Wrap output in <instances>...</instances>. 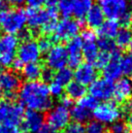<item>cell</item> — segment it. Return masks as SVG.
Masks as SVG:
<instances>
[{"mask_svg": "<svg viewBox=\"0 0 132 133\" xmlns=\"http://www.w3.org/2000/svg\"><path fill=\"white\" fill-rule=\"evenodd\" d=\"M11 66H12V68H13L14 72H18V71L22 70V68H23V66H24V64H23L18 58H16L15 60L13 61Z\"/></svg>", "mask_w": 132, "mask_h": 133, "instance_id": "obj_40", "label": "cell"}, {"mask_svg": "<svg viewBox=\"0 0 132 133\" xmlns=\"http://www.w3.org/2000/svg\"><path fill=\"white\" fill-rule=\"evenodd\" d=\"M66 94L72 100H79L87 94V88L76 81L70 82L66 85Z\"/></svg>", "mask_w": 132, "mask_h": 133, "instance_id": "obj_22", "label": "cell"}, {"mask_svg": "<svg viewBox=\"0 0 132 133\" xmlns=\"http://www.w3.org/2000/svg\"><path fill=\"white\" fill-rule=\"evenodd\" d=\"M80 38H81L83 43H85V42H96L97 41V35L91 29H87L83 31L82 36Z\"/></svg>", "mask_w": 132, "mask_h": 133, "instance_id": "obj_37", "label": "cell"}, {"mask_svg": "<svg viewBox=\"0 0 132 133\" xmlns=\"http://www.w3.org/2000/svg\"><path fill=\"white\" fill-rule=\"evenodd\" d=\"M29 9H41L47 3V0H25Z\"/></svg>", "mask_w": 132, "mask_h": 133, "instance_id": "obj_38", "label": "cell"}, {"mask_svg": "<svg viewBox=\"0 0 132 133\" xmlns=\"http://www.w3.org/2000/svg\"><path fill=\"white\" fill-rule=\"evenodd\" d=\"M36 133H55V130H52L48 125H44L40 130H38Z\"/></svg>", "mask_w": 132, "mask_h": 133, "instance_id": "obj_45", "label": "cell"}, {"mask_svg": "<svg viewBox=\"0 0 132 133\" xmlns=\"http://www.w3.org/2000/svg\"><path fill=\"white\" fill-rule=\"evenodd\" d=\"M18 100L22 107L41 113L49 111L54 105L49 85L40 81H27L21 85Z\"/></svg>", "mask_w": 132, "mask_h": 133, "instance_id": "obj_1", "label": "cell"}, {"mask_svg": "<svg viewBox=\"0 0 132 133\" xmlns=\"http://www.w3.org/2000/svg\"><path fill=\"white\" fill-rule=\"evenodd\" d=\"M128 131L129 129L126 123L121 121H117L111 124L109 133H128Z\"/></svg>", "mask_w": 132, "mask_h": 133, "instance_id": "obj_34", "label": "cell"}, {"mask_svg": "<svg viewBox=\"0 0 132 133\" xmlns=\"http://www.w3.org/2000/svg\"><path fill=\"white\" fill-rule=\"evenodd\" d=\"M97 42V41H96ZM96 42L83 43V58L88 63H93L99 54V49Z\"/></svg>", "mask_w": 132, "mask_h": 133, "instance_id": "obj_25", "label": "cell"}, {"mask_svg": "<svg viewBox=\"0 0 132 133\" xmlns=\"http://www.w3.org/2000/svg\"><path fill=\"white\" fill-rule=\"evenodd\" d=\"M73 15L82 22L93 5V0H72Z\"/></svg>", "mask_w": 132, "mask_h": 133, "instance_id": "obj_20", "label": "cell"}, {"mask_svg": "<svg viewBox=\"0 0 132 133\" xmlns=\"http://www.w3.org/2000/svg\"><path fill=\"white\" fill-rule=\"evenodd\" d=\"M58 13L63 18H70L73 15V4L72 0H58L57 2Z\"/></svg>", "mask_w": 132, "mask_h": 133, "instance_id": "obj_28", "label": "cell"}, {"mask_svg": "<svg viewBox=\"0 0 132 133\" xmlns=\"http://www.w3.org/2000/svg\"><path fill=\"white\" fill-rule=\"evenodd\" d=\"M43 68L39 62H33L24 64L22 68V76L27 81H38L41 78Z\"/></svg>", "mask_w": 132, "mask_h": 133, "instance_id": "obj_21", "label": "cell"}, {"mask_svg": "<svg viewBox=\"0 0 132 133\" xmlns=\"http://www.w3.org/2000/svg\"><path fill=\"white\" fill-rule=\"evenodd\" d=\"M97 46L100 52H108V54H113L117 50V45L113 39H108V38H100L97 42Z\"/></svg>", "mask_w": 132, "mask_h": 133, "instance_id": "obj_27", "label": "cell"}, {"mask_svg": "<svg viewBox=\"0 0 132 133\" xmlns=\"http://www.w3.org/2000/svg\"><path fill=\"white\" fill-rule=\"evenodd\" d=\"M131 110H132V100L129 99L124 102V105H123V107H122V109H121V111H122V113L128 114Z\"/></svg>", "mask_w": 132, "mask_h": 133, "instance_id": "obj_43", "label": "cell"}, {"mask_svg": "<svg viewBox=\"0 0 132 133\" xmlns=\"http://www.w3.org/2000/svg\"><path fill=\"white\" fill-rule=\"evenodd\" d=\"M115 39L117 47L121 49L127 48V46L132 40V29L129 26H123L122 28H120Z\"/></svg>", "mask_w": 132, "mask_h": 133, "instance_id": "obj_24", "label": "cell"}, {"mask_svg": "<svg viewBox=\"0 0 132 133\" xmlns=\"http://www.w3.org/2000/svg\"><path fill=\"white\" fill-rule=\"evenodd\" d=\"M23 107L19 103L10 99L0 100V124L18 127L23 118Z\"/></svg>", "mask_w": 132, "mask_h": 133, "instance_id": "obj_4", "label": "cell"}, {"mask_svg": "<svg viewBox=\"0 0 132 133\" xmlns=\"http://www.w3.org/2000/svg\"><path fill=\"white\" fill-rule=\"evenodd\" d=\"M58 22V12L56 8L29 9L26 12V23L34 31L41 30L43 33L51 34Z\"/></svg>", "mask_w": 132, "mask_h": 133, "instance_id": "obj_2", "label": "cell"}, {"mask_svg": "<svg viewBox=\"0 0 132 133\" xmlns=\"http://www.w3.org/2000/svg\"><path fill=\"white\" fill-rule=\"evenodd\" d=\"M23 133H28V132H23Z\"/></svg>", "mask_w": 132, "mask_h": 133, "instance_id": "obj_53", "label": "cell"}, {"mask_svg": "<svg viewBox=\"0 0 132 133\" xmlns=\"http://www.w3.org/2000/svg\"><path fill=\"white\" fill-rule=\"evenodd\" d=\"M126 125L128 127V129L132 131V110L127 114V122H126Z\"/></svg>", "mask_w": 132, "mask_h": 133, "instance_id": "obj_46", "label": "cell"}, {"mask_svg": "<svg viewBox=\"0 0 132 133\" xmlns=\"http://www.w3.org/2000/svg\"><path fill=\"white\" fill-rule=\"evenodd\" d=\"M18 47V38L11 34L0 35V67L6 68L12 65L16 59Z\"/></svg>", "mask_w": 132, "mask_h": 133, "instance_id": "obj_6", "label": "cell"}, {"mask_svg": "<svg viewBox=\"0 0 132 133\" xmlns=\"http://www.w3.org/2000/svg\"><path fill=\"white\" fill-rule=\"evenodd\" d=\"M130 6L132 7V0H130Z\"/></svg>", "mask_w": 132, "mask_h": 133, "instance_id": "obj_52", "label": "cell"}, {"mask_svg": "<svg viewBox=\"0 0 132 133\" xmlns=\"http://www.w3.org/2000/svg\"><path fill=\"white\" fill-rule=\"evenodd\" d=\"M63 88L62 85H58L57 83L51 81V85H49V90H50V94L51 96H54V97H61L63 94Z\"/></svg>", "mask_w": 132, "mask_h": 133, "instance_id": "obj_35", "label": "cell"}, {"mask_svg": "<svg viewBox=\"0 0 132 133\" xmlns=\"http://www.w3.org/2000/svg\"><path fill=\"white\" fill-rule=\"evenodd\" d=\"M47 123L51 129L55 131L65 129V127L70 123V109L63 106L62 104H57L49 110L47 117Z\"/></svg>", "mask_w": 132, "mask_h": 133, "instance_id": "obj_7", "label": "cell"}, {"mask_svg": "<svg viewBox=\"0 0 132 133\" xmlns=\"http://www.w3.org/2000/svg\"><path fill=\"white\" fill-rule=\"evenodd\" d=\"M89 95L94 97L97 101H109L113 98L114 84L105 78H97L89 85Z\"/></svg>", "mask_w": 132, "mask_h": 133, "instance_id": "obj_12", "label": "cell"}, {"mask_svg": "<svg viewBox=\"0 0 132 133\" xmlns=\"http://www.w3.org/2000/svg\"><path fill=\"white\" fill-rule=\"evenodd\" d=\"M60 104H62L63 106H65V107L67 108H71L72 106H73V100L70 99L69 97H67V96H65V97H62L61 98V100H60V102H59Z\"/></svg>", "mask_w": 132, "mask_h": 133, "instance_id": "obj_42", "label": "cell"}, {"mask_svg": "<svg viewBox=\"0 0 132 133\" xmlns=\"http://www.w3.org/2000/svg\"><path fill=\"white\" fill-rule=\"evenodd\" d=\"M0 133H18V127L5 126L0 124Z\"/></svg>", "mask_w": 132, "mask_h": 133, "instance_id": "obj_41", "label": "cell"}, {"mask_svg": "<svg viewBox=\"0 0 132 133\" xmlns=\"http://www.w3.org/2000/svg\"><path fill=\"white\" fill-rule=\"evenodd\" d=\"M4 7H5V3H4L3 0H0V12L4 10Z\"/></svg>", "mask_w": 132, "mask_h": 133, "instance_id": "obj_49", "label": "cell"}, {"mask_svg": "<svg viewBox=\"0 0 132 133\" xmlns=\"http://www.w3.org/2000/svg\"><path fill=\"white\" fill-rule=\"evenodd\" d=\"M70 117L71 118H73L74 122L84 123V122H89V119L92 117V112L88 111L80 105L76 104L75 106H72L70 109Z\"/></svg>", "mask_w": 132, "mask_h": 133, "instance_id": "obj_23", "label": "cell"}, {"mask_svg": "<svg viewBox=\"0 0 132 133\" xmlns=\"http://www.w3.org/2000/svg\"><path fill=\"white\" fill-rule=\"evenodd\" d=\"M21 85V78L16 72L0 69V99L13 96Z\"/></svg>", "mask_w": 132, "mask_h": 133, "instance_id": "obj_9", "label": "cell"}, {"mask_svg": "<svg viewBox=\"0 0 132 133\" xmlns=\"http://www.w3.org/2000/svg\"><path fill=\"white\" fill-rule=\"evenodd\" d=\"M110 60H111V54L104 52H99L98 56H97L96 59L94 60L93 64H94L96 69H101L102 70L103 68L109 63Z\"/></svg>", "mask_w": 132, "mask_h": 133, "instance_id": "obj_32", "label": "cell"}, {"mask_svg": "<svg viewBox=\"0 0 132 133\" xmlns=\"http://www.w3.org/2000/svg\"><path fill=\"white\" fill-rule=\"evenodd\" d=\"M121 28V23L115 19H107L104 21L101 26L98 28V34L101 38L114 39Z\"/></svg>", "mask_w": 132, "mask_h": 133, "instance_id": "obj_19", "label": "cell"}, {"mask_svg": "<svg viewBox=\"0 0 132 133\" xmlns=\"http://www.w3.org/2000/svg\"><path fill=\"white\" fill-rule=\"evenodd\" d=\"M115 101L124 103L125 101L131 99L132 97V80L129 78H120L114 84Z\"/></svg>", "mask_w": 132, "mask_h": 133, "instance_id": "obj_15", "label": "cell"}, {"mask_svg": "<svg viewBox=\"0 0 132 133\" xmlns=\"http://www.w3.org/2000/svg\"><path fill=\"white\" fill-rule=\"evenodd\" d=\"M127 49H128V51H129V56H132V40H131V42L129 43L128 46H127Z\"/></svg>", "mask_w": 132, "mask_h": 133, "instance_id": "obj_48", "label": "cell"}, {"mask_svg": "<svg viewBox=\"0 0 132 133\" xmlns=\"http://www.w3.org/2000/svg\"><path fill=\"white\" fill-rule=\"evenodd\" d=\"M84 19L85 23L91 29H98L105 21V16L100 6L92 5V7L89 9V11L84 17Z\"/></svg>", "mask_w": 132, "mask_h": 133, "instance_id": "obj_18", "label": "cell"}, {"mask_svg": "<svg viewBox=\"0 0 132 133\" xmlns=\"http://www.w3.org/2000/svg\"><path fill=\"white\" fill-rule=\"evenodd\" d=\"M8 3L13 5V6H16V7H18V6H22L23 3H25V0H6Z\"/></svg>", "mask_w": 132, "mask_h": 133, "instance_id": "obj_44", "label": "cell"}, {"mask_svg": "<svg viewBox=\"0 0 132 133\" xmlns=\"http://www.w3.org/2000/svg\"><path fill=\"white\" fill-rule=\"evenodd\" d=\"M96 1H98V2H99V3H101V2H102V1H103V0H96Z\"/></svg>", "mask_w": 132, "mask_h": 133, "instance_id": "obj_50", "label": "cell"}, {"mask_svg": "<svg viewBox=\"0 0 132 133\" xmlns=\"http://www.w3.org/2000/svg\"><path fill=\"white\" fill-rule=\"evenodd\" d=\"M82 22L71 18H63L57 22L54 31V40L69 41L76 37L81 30Z\"/></svg>", "mask_w": 132, "mask_h": 133, "instance_id": "obj_8", "label": "cell"}, {"mask_svg": "<svg viewBox=\"0 0 132 133\" xmlns=\"http://www.w3.org/2000/svg\"><path fill=\"white\" fill-rule=\"evenodd\" d=\"M68 57V64L71 68H76L83 60V42L81 38L76 36L68 41L65 47Z\"/></svg>", "mask_w": 132, "mask_h": 133, "instance_id": "obj_14", "label": "cell"}, {"mask_svg": "<svg viewBox=\"0 0 132 133\" xmlns=\"http://www.w3.org/2000/svg\"><path fill=\"white\" fill-rule=\"evenodd\" d=\"M120 67L122 75L125 76L132 75V56L129 55L121 56L120 59Z\"/></svg>", "mask_w": 132, "mask_h": 133, "instance_id": "obj_30", "label": "cell"}, {"mask_svg": "<svg viewBox=\"0 0 132 133\" xmlns=\"http://www.w3.org/2000/svg\"><path fill=\"white\" fill-rule=\"evenodd\" d=\"M38 43V46H39V49L42 52H47L50 50V49L54 46L52 43H54V39L48 37V36H43L41 37L39 40L37 41Z\"/></svg>", "mask_w": 132, "mask_h": 133, "instance_id": "obj_33", "label": "cell"}, {"mask_svg": "<svg viewBox=\"0 0 132 133\" xmlns=\"http://www.w3.org/2000/svg\"><path fill=\"white\" fill-rule=\"evenodd\" d=\"M65 133H84V126L80 122H71L65 127Z\"/></svg>", "mask_w": 132, "mask_h": 133, "instance_id": "obj_36", "label": "cell"}, {"mask_svg": "<svg viewBox=\"0 0 132 133\" xmlns=\"http://www.w3.org/2000/svg\"><path fill=\"white\" fill-rule=\"evenodd\" d=\"M78 105H80L82 106L83 108L84 109H87L88 111L90 112H93L94 111V109L97 107V105H98V101L94 98V97H92L91 95H85L84 97H82L81 99L78 100L77 102Z\"/></svg>", "mask_w": 132, "mask_h": 133, "instance_id": "obj_29", "label": "cell"}, {"mask_svg": "<svg viewBox=\"0 0 132 133\" xmlns=\"http://www.w3.org/2000/svg\"><path fill=\"white\" fill-rule=\"evenodd\" d=\"M115 1H127V0H115Z\"/></svg>", "mask_w": 132, "mask_h": 133, "instance_id": "obj_51", "label": "cell"}, {"mask_svg": "<svg viewBox=\"0 0 132 133\" xmlns=\"http://www.w3.org/2000/svg\"><path fill=\"white\" fill-rule=\"evenodd\" d=\"M122 114L123 113L121 109L115 102L105 101L97 105V107L92 112V117L95 118L96 122L104 125H111L112 123L120 121Z\"/></svg>", "mask_w": 132, "mask_h": 133, "instance_id": "obj_5", "label": "cell"}, {"mask_svg": "<svg viewBox=\"0 0 132 133\" xmlns=\"http://www.w3.org/2000/svg\"><path fill=\"white\" fill-rule=\"evenodd\" d=\"M121 57V51L116 50L111 54V60L106 66L103 68V77L111 82H114L121 78V70L120 67V59Z\"/></svg>", "mask_w": 132, "mask_h": 133, "instance_id": "obj_17", "label": "cell"}, {"mask_svg": "<svg viewBox=\"0 0 132 133\" xmlns=\"http://www.w3.org/2000/svg\"><path fill=\"white\" fill-rule=\"evenodd\" d=\"M45 62L48 68L52 71L62 69L68 64V57L65 47L62 45H55L46 52Z\"/></svg>", "mask_w": 132, "mask_h": 133, "instance_id": "obj_11", "label": "cell"}, {"mask_svg": "<svg viewBox=\"0 0 132 133\" xmlns=\"http://www.w3.org/2000/svg\"><path fill=\"white\" fill-rule=\"evenodd\" d=\"M17 55L18 58L23 64H28V63L38 62L41 58L42 52L39 49L37 41L29 38L23 41L21 45H18Z\"/></svg>", "mask_w": 132, "mask_h": 133, "instance_id": "obj_10", "label": "cell"}, {"mask_svg": "<svg viewBox=\"0 0 132 133\" xmlns=\"http://www.w3.org/2000/svg\"><path fill=\"white\" fill-rule=\"evenodd\" d=\"M73 76L75 81L87 87L97 79V69L91 63H81L79 66L76 67Z\"/></svg>", "mask_w": 132, "mask_h": 133, "instance_id": "obj_13", "label": "cell"}, {"mask_svg": "<svg viewBox=\"0 0 132 133\" xmlns=\"http://www.w3.org/2000/svg\"><path fill=\"white\" fill-rule=\"evenodd\" d=\"M54 71L51 70L50 68H46V69H43L42 70V74H41V78L43 80L44 83H48V82H51L54 80Z\"/></svg>", "mask_w": 132, "mask_h": 133, "instance_id": "obj_39", "label": "cell"}, {"mask_svg": "<svg viewBox=\"0 0 132 133\" xmlns=\"http://www.w3.org/2000/svg\"><path fill=\"white\" fill-rule=\"evenodd\" d=\"M131 17H132V13H131Z\"/></svg>", "mask_w": 132, "mask_h": 133, "instance_id": "obj_54", "label": "cell"}, {"mask_svg": "<svg viewBox=\"0 0 132 133\" xmlns=\"http://www.w3.org/2000/svg\"><path fill=\"white\" fill-rule=\"evenodd\" d=\"M45 118L41 112L28 110L23 115L22 126L28 133H36L44 126Z\"/></svg>", "mask_w": 132, "mask_h": 133, "instance_id": "obj_16", "label": "cell"}, {"mask_svg": "<svg viewBox=\"0 0 132 133\" xmlns=\"http://www.w3.org/2000/svg\"><path fill=\"white\" fill-rule=\"evenodd\" d=\"M57 2H58V0H47L46 5L48 6V8H56Z\"/></svg>", "mask_w": 132, "mask_h": 133, "instance_id": "obj_47", "label": "cell"}, {"mask_svg": "<svg viewBox=\"0 0 132 133\" xmlns=\"http://www.w3.org/2000/svg\"><path fill=\"white\" fill-rule=\"evenodd\" d=\"M25 24L26 12L21 8L4 9L0 12V30L6 34H18Z\"/></svg>", "mask_w": 132, "mask_h": 133, "instance_id": "obj_3", "label": "cell"}, {"mask_svg": "<svg viewBox=\"0 0 132 133\" xmlns=\"http://www.w3.org/2000/svg\"><path fill=\"white\" fill-rule=\"evenodd\" d=\"M84 133H109L104 124L96 121L88 122L84 127Z\"/></svg>", "mask_w": 132, "mask_h": 133, "instance_id": "obj_31", "label": "cell"}, {"mask_svg": "<svg viewBox=\"0 0 132 133\" xmlns=\"http://www.w3.org/2000/svg\"><path fill=\"white\" fill-rule=\"evenodd\" d=\"M74 79L73 71L70 68L64 67L62 69H59L56 71V73L54 75V80L52 81L57 83L58 85H62L63 88L69 84L70 82H72Z\"/></svg>", "mask_w": 132, "mask_h": 133, "instance_id": "obj_26", "label": "cell"}]
</instances>
